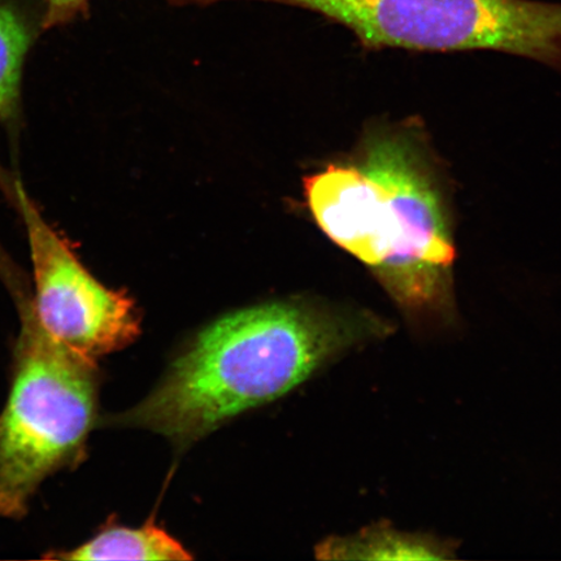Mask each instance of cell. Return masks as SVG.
<instances>
[{
  "instance_id": "8",
  "label": "cell",
  "mask_w": 561,
  "mask_h": 561,
  "mask_svg": "<svg viewBox=\"0 0 561 561\" xmlns=\"http://www.w3.org/2000/svg\"><path fill=\"white\" fill-rule=\"evenodd\" d=\"M33 31L23 15L7 0H0V124L15 115L20 100L21 79ZM12 180L0 165V191L13 201Z\"/></svg>"
},
{
  "instance_id": "2",
  "label": "cell",
  "mask_w": 561,
  "mask_h": 561,
  "mask_svg": "<svg viewBox=\"0 0 561 561\" xmlns=\"http://www.w3.org/2000/svg\"><path fill=\"white\" fill-rule=\"evenodd\" d=\"M392 332L391 321L371 312L299 304L251 307L201 332L158 388L112 424L191 444L285 396L350 348Z\"/></svg>"
},
{
  "instance_id": "5",
  "label": "cell",
  "mask_w": 561,
  "mask_h": 561,
  "mask_svg": "<svg viewBox=\"0 0 561 561\" xmlns=\"http://www.w3.org/2000/svg\"><path fill=\"white\" fill-rule=\"evenodd\" d=\"M13 206L23 217L33 264L32 307L42 328L75 353L96 362L139 334L135 304L85 268L72 244L55 230L20 180Z\"/></svg>"
},
{
  "instance_id": "6",
  "label": "cell",
  "mask_w": 561,
  "mask_h": 561,
  "mask_svg": "<svg viewBox=\"0 0 561 561\" xmlns=\"http://www.w3.org/2000/svg\"><path fill=\"white\" fill-rule=\"evenodd\" d=\"M459 543L430 533L397 529L389 522L371 524L356 535L332 537L316 549L322 560H451Z\"/></svg>"
},
{
  "instance_id": "7",
  "label": "cell",
  "mask_w": 561,
  "mask_h": 561,
  "mask_svg": "<svg viewBox=\"0 0 561 561\" xmlns=\"http://www.w3.org/2000/svg\"><path fill=\"white\" fill-rule=\"evenodd\" d=\"M58 560H191L193 557L152 523L139 529L111 528L72 550L51 551Z\"/></svg>"
},
{
  "instance_id": "10",
  "label": "cell",
  "mask_w": 561,
  "mask_h": 561,
  "mask_svg": "<svg viewBox=\"0 0 561 561\" xmlns=\"http://www.w3.org/2000/svg\"><path fill=\"white\" fill-rule=\"evenodd\" d=\"M0 280L9 290L15 289V287L23 285L26 280L25 273L7 254L2 243H0Z\"/></svg>"
},
{
  "instance_id": "3",
  "label": "cell",
  "mask_w": 561,
  "mask_h": 561,
  "mask_svg": "<svg viewBox=\"0 0 561 561\" xmlns=\"http://www.w3.org/2000/svg\"><path fill=\"white\" fill-rule=\"evenodd\" d=\"M9 397L0 412V517L20 520L42 483L82 459L98 411L95 362L53 339L15 304Z\"/></svg>"
},
{
  "instance_id": "1",
  "label": "cell",
  "mask_w": 561,
  "mask_h": 561,
  "mask_svg": "<svg viewBox=\"0 0 561 561\" xmlns=\"http://www.w3.org/2000/svg\"><path fill=\"white\" fill-rule=\"evenodd\" d=\"M353 165H329L306 184L316 222L374 273L409 324L456 322V249L437 172L415 133L385 128Z\"/></svg>"
},
{
  "instance_id": "4",
  "label": "cell",
  "mask_w": 561,
  "mask_h": 561,
  "mask_svg": "<svg viewBox=\"0 0 561 561\" xmlns=\"http://www.w3.org/2000/svg\"><path fill=\"white\" fill-rule=\"evenodd\" d=\"M319 13L369 50L494 51L561 70V3L539 0H272Z\"/></svg>"
},
{
  "instance_id": "9",
  "label": "cell",
  "mask_w": 561,
  "mask_h": 561,
  "mask_svg": "<svg viewBox=\"0 0 561 561\" xmlns=\"http://www.w3.org/2000/svg\"><path fill=\"white\" fill-rule=\"evenodd\" d=\"M45 15L42 19V27L66 25L82 13L88 12L90 0H44Z\"/></svg>"
}]
</instances>
